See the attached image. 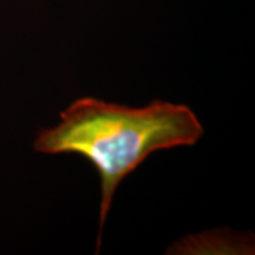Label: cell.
Returning <instances> with one entry per match:
<instances>
[{"instance_id": "obj_1", "label": "cell", "mask_w": 255, "mask_h": 255, "mask_svg": "<svg viewBox=\"0 0 255 255\" xmlns=\"http://www.w3.org/2000/svg\"><path fill=\"white\" fill-rule=\"evenodd\" d=\"M203 132L187 105L154 101L136 109L84 97L60 113L58 126L38 132L33 148L46 155H79L96 168L101 181L98 252L114 194L123 178L152 152L194 145Z\"/></svg>"}]
</instances>
